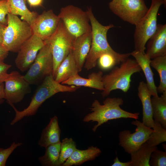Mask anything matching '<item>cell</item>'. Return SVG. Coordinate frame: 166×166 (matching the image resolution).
<instances>
[{
  "label": "cell",
  "instance_id": "obj_29",
  "mask_svg": "<svg viewBox=\"0 0 166 166\" xmlns=\"http://www.w3.org/2000/svg\"><path fill=\"white\" fill-rule=\"evenodd\" d=\"M152 128L153 132L150 135L145 142L151 147H157L166 141V129L164 128L158 122L154 121Z\"/></svg>",
  "mask_w": 166,
  "mask_h": 166
},
{
  "label": "cell",
  "instance_id": "obj_6",
  "mask_svg": "<svg viewBox=\"0 0 166 166\" xmlns=\"http://www.w3.org/2000/svg\"><path fill=\"white\" fill-rule=\"evenodd\" d=\"M166 3L163 0H152L151 6L146 14L135 25L134 42L135 50L145 53V45L155 33L157 27V16L161 6Z\"/></svg>",
  "mask_w": 166,
  "mask_h": 166
},
{
  "label": "cell",
  "instance_id": "obj_35",
  "mask_svg": "<svg viewBox=\"0 0 166 166\" xmlns=\"http://www.w3.org/2000/svg\"><path fill=\"white\" fill-rule=\"evenodd\" d=\"M113 163L112 166H130V161L127 162H122L119 161L118 157L116 156L113 160Z\"/></svg>",
  "mask_w": 166,
  "mask_h": 166
},
{
  "label": "cell",
  "instance_id": "obj_10",
  "mask_svg": "<svg viewBox=\"0 0 166 166\" xmlns=\"http://www.w3.org/2000/svg\"><path fill=\"white\" fill-rule=\"evenodd\" d=\"M109 5L114 14L123 21L134 25L148 10L144 0H112Z\"/></svg>",
  "mask_w": 166,
  "mask_h": 166
},
{
  "label": "cell",
  "instance_id": "obj_4",
  "mask_svg": "<svg viewBox=\"0 0 166 166\" xmlns=\"http://www.w3.org/2000/svg\"><path fill=\"white\" fill-rule=\"evenodd\" d=\"M141 70L135 59L128 57L121 63L119 66L115 67L108 74L103 76L104 90L101 93L102 97H107L112 91L117 89L127 92L130 87L132 76Z\"/></svg>",
  "mask_w": 166,
  "mask_h": 166
},
{
  "label": "cell",
  "instance_id": "obj_39",
  "mask_svg": "<svg viewBox=\"0 0 166 166\" xmlns=\"http://www.w3.org/2000/svg\"><path fill=\"white\" fill-rule=\"evenodd\" d=\"M6 26L0 23V44H2L3 41V33Z\"/></svg>",
  "mask_w": 166,
  "mask_h": 166
},
{
  "label": "cell",
  "instance_id": "obj_26",
  "mask_svg": "<svg viewBox=\"0 0 166 166\" xmlns=\"http://www.w3.org/2000/svg\"><path fill=\"white\" fill-rule=\"evenodd\" d=\"M131 55L130 53L116 55L110 53H105L98 58L97 63L100 69L107 70L126 60Z\"/></svg>",
  "mask_w": 166,
  "mask_h": 166
},
{
  "label": "cell",
  "instance_id": "obj_2",
  "mask_svg": "<svg viewBox=\"0 0 166 166\" xmlns=\"http://www.w3.org/2000/svg\"><path fill=\"white\" fill-rule=\"evenodd\" d=\"M123 99L120 97H108L101 104L97 100L92 103L90 109L91 113H89L84 118L83 121L97 122V124L93 128L95 132L97 128L109 120L120 118L138 119L139 113H132L122 109L120 106L123 105Z\"/></svg>",
  "mask_w": 166,
  "mask_h": 166
},
{
  "label": "cell",
  "instance_id": "obj_15",
  "mask_svg": "<svg viewBox=\"0 0 166 166\" xmlns=\"http://www.w3.org/2000/svg\"><path fill=\"white\" fill-rule=\"evenodd\" d=\"M146 43L145 53L151 59L166 55V24H157L155 33Z\"/></svg>",
  "mask_w": 166,
  "mask_h": 166
},
{
  "label": "cell",
  "instance_id": "obj_20",
  "mask_svg": "<svg viewBox=\"0 0 166 166\" xmlns=\"http://www.w3.org/2000/svg\"><path fill=\"white\" fill-rule=\"evenodd\" d=\"M61 133L57 117L54 116L50 119L49 124L43 130L38 141L39 145L45 148L50 145L61 142Z\"/></svg>",
  "mask_w": 166,
  "mask_h": 166
},
{
  "label": "cell",
  "instance_id": "obj_28",
  "mask_svg": "<svg viewBox=\"0 0 166 166\" xmlns=\"http://www.w3.org/2000/svg\"><path fill=\"white\" fill-rule=\"evenodd\" d=\"M150 65L158 73L160 82L157 90L158 93H163L166 92V55L151 60Z\"/></svg>",
  "mask_w": 166,
  "mask_h": 166
},
{
  "label": "cell",
  "instance_id": "obj_25",
  "mask_svg": "<svg viewBox=\"0 0 166 166\" xmlns=\"http://www.w3.org/2000/svg\"><path fill=\"white\" fill-rule=\"evenodd\" d=\"M156 148L151 147L146 142L144 143L137 150L130 154V166H150L151 155Z\"/></svg>",
  "mask_w": 166,
  "mask_h": 166
},
{
  "label": "cell",
  "instance_id": "obj_30",
  "mask_svg": "<svg viewBox=\"0 0 166 166\" xmlns=\"http://www.w3.org/2000/svg\"><path fill=\"white\" fill-rule=\"evenodd\" d=\"M76 148V143L72 138H66L62 140L61 143L59 166H61Z\"/></svg>",
  "mask_w": 166,
  "mask_h": 166
},
{
  "label": "cell",
  "instance_id": "obj_9",
  "mask_svg": "<svg viewBox=\"0 0 166 166\" xmlns=\"http://www.w3.org/2000/svg\"><path fill=\"white\" fill-rule=\"evenodd\" d=\"M45 42V45L40 50L34 61L23 75L30 85L36 84L52 74L53 60L50 46L49 43Z\"/></svg>",
  "mask_w": 166,
  "mask_h": 166
},
{
  "label": "cell",
  "instance_id": "obj_22",
  "mask_svg": "<svg viewBox=\"0 0 166 166\" xmlns=\"http://www.w3.org/2000/svg\"><path fill=\"white\" fill-rule=\"evenodd\" d=\"M79 72L71 51L59 65L54 79L57 82L61 83L70 77L78 74Z\"/></svg>",
  "mask_w": 166,
  "mask_h": 166
},
{
  "label": "cell",
  "instance_id": "obj_32",
  "mask_svg": "<svg viewBox=\"0 0 166 166\" xmlns=\"http://www.w3.org/2000/svg\"><path fill=\"white\" fill-rule=\"evenodd\" d=\"M22 144L21 142H13L6 148H0V166H5L6 161L10 154L16 148Z\"/></svg>",
  "mask_w": 166,
  "mask_h": 166
},
{
  "label": "cell",
  "instance_id": "obj_41",
  "mask_svg": "<svg viewBox=\"0 0 166 166\" xmlns=\"http://www.w3.org/2000/svg\"><path fill=\"white\" fill-rule=\"evenodd\" d=\"M3 0H0V1Z\"/></svg>",
  "mask_w": 166,
  "mask_h": 166
},
{
  "label": "cell",
  "instance_id": "obj_18",
  "mask_svg": "<svg viewBox=\"0 0 166 166\" xmlns=\"http://www.w3.org/2000/svg\"><path fill=\"white\" fill-rule=\"evenodd\" d=\"M138 96L142 106V121L146 126L152 128L154 125L152 117V109L151 101L152 96L147 87L146 83L140 81L137 88Z\"/></svg>",
  "mask_w": 166,
  "mask_h": 166
},
{
  "label": "cell",
  "instance_id": "obj_12",
  "mask_svg": "<svg viewBox=\"0 0 166 166\" xmlns=\"http://www.w3.org/2000/svg\"><path fill=\"white\" fill-rule=\"evenodd\" d=\"M4 82L5 99L9 104L21 102L31 91L30 84L17 71L10 72Z\"/></svg>",
  "mask_w": 166,
  "mask_h": 166
},
{
  "label": "cell",
  "instance_id": "obj_1",
  "mask_svg": "<svg viewBox=\"0 0 166 166\" xmlns=\"http://www.w3.org/2000/svg\"><path fill=\"white\" fill-rule=\"evenodd\" d=\"M80 87L73 85H64L57 82L52 74L46 77L37 89L27 108L19 111L14 104L10 105L15 112L14 117L10 124L14 125L25 117L35 115L42 103L55 94L59 92H74Z\"/></svg>",
  "mask_w": 166,
  "mask_h": 166
},
{
  "label": "cell",
  "instance_id": "obj_17",
  "mask_svg": "<svg viewBox=\"0 0 166 166\" xmlns=\"http://www.w3.org/2000/svg\"><path fill=\"white\" fill-rule=\"evenodd\" d=\"M130 53L142 70L146 79L147 87L151 95L154 97L158 96L157 87L154 79V74L150 67L151 59L145 53H143L139 51L134 50Z\"/></svg>",
  "mask_w": 166,
  "mask_h": 166
},
{
  "label": "cell",
  "instance_id": "obj_7",
  "mask_svg": "<svg viewBox=\"0 0 166 166\" xmlns=\"http://www.w3.org/2000/svg\"><path fill=\"white\" fill-rule=\"evenodd\" d=\"M75 38L60 20L54 33L49 39L44 41L49 43L50 46L53 60L52 74L54 78L59 65L72 51Z\"/></svg>",
  "mask_w": 166,
  "mask_h": 166
},
{
  "label": "cell",
  "instance_id": "obj_36",
  "mask_svg": "<svg viewBox=\"0 0 166 166\" xmlns=\"http://www.w3.org/2000/svg\"><path fill=\"white\" fill-rule=\"evenodd\" d=\"M31 7H35L41 6L43 0H26Z\"/></svg>",
  "mask_w": 166,
  "mask_h": 166
},
{
  "label": "cell",
  "instance_id": "obj_27",
  "mask_svg": "<svg viewBox=\"0 0 166 166\" xmlns=\"http://www.w3.org/2000/svg\"><path fill=\"white\" fill-rule=\"evenodd\" d=\"M61 143L52 144L45 148V154L38 159L42 166H59Z\"/></svg>",
  "mask_w": 166,
  "mask_h": 166
},
{
  "label": "cell",
  "instance_id": "obj_21",
  "mask_svg": "<svg viewBox=\"0 0 166 166\" xmlns=\"http://www.w3.org/2000/svg\"><path fill=\"white\" fill-rule=\"evenodd\" d=\"M101 153L99 148L93 146L83 150L76 148L61 166L80 165L86 161L94 160Z\"/></svg>",
  "mask_w": 166,
  "mask_h": 166
},
{
  "label": "cell",
  "instance_id": "obj_8",
  "mask_svg": "<svg viewBox=\"0 0 166 166\" xmlns=\"http://www.w3.org/2000/svg\"><path fill=\"white\" fill-rule=\"evenodd\" d=\"M58 16L69 32L75 38L91 32L87 11L72 5L61 8Z\"/></svg>",
  "mask_w": 166,
  "mask_h": 166
},
{
  "label": "cell",
  "instance_id": "obj_38",
  "mask_svg": "<svg viewBox=\"0 0 166 166\" xmlns=\"http://www.w3.org/2000/svg\"><path fill=\"white\" fill-rule=\"evenodd\" d=\"M5 99L4 85L3 83L0 85V105L2 103Z\"/></svg>",
  "mask_w": 166,
  "mask_h": 166
},
{
  "label": "cell",
  "instance_id": "obj_16",
  "mask_svg": "<svg viewBox=\"0 0 166 166\" xmlns=\"http://www.w3.org/2000/svg\"><path fill=\"white\" fill-rule=\"evenodd\" d=\"M92 42L91 32L75 38L72 51L80 72L81 71L89 53Z\"/></svg>",
  "mask_w": 166,
  "mask_h": 166
},
{
  "label": "cell",
  "instance_id": "obj_5",
  "mask_svg": "<svg viewBox=\"0 0 166 166\" xmlns=\"http://www.w3.org/2000/svg\"><path fill=\"white\" fill-rule=\"evenodd\" d=\"M7 24L3 33L2 45L8 52H18L23 44L33 34L30 25L17 15L8 13Z\"/></svg>",
  "mask_w": 166,
  "mask_h": 166
},
{
  "label": "cell",
  "instance_id": "obj_13",
  "mask_svg": "<svg viewBox=\"0 0 166 166\" xmlns=\"http://www.w3.org/2000/svg\"><path fill=\"white\" fill-rule=\"evenodd\" d=\"M45 42L33 34L20 47L15 60L16 67L22 72L27 71L34 61Z\"/></svg>",
  "mask_w": 166,
  "mask_h": 166
},
{
  "label": "cell",
  "instance_id": "obj_31",
  "mask_svg": "<svg viewBox=\"0 0 166 166\" xmlns=\"http://www.w3.org/2000/svg\"><path fill=\"white\" fill-rule=\"evenodd\" d=\"M150 166H166V152L155 148L152 153L149 161Z\"/></svg>",
  "mask_w": 166,
  "mask_h": 166
},
{
  "label": "cell",
  "instance_id": "obj_37",
  "mask_svg": "<svg viewBox=\"0 0 166 166\" xmlns=\"http://www.w3.org/2000/svg\"><path fill=\"white\" fill-rule=\"evenodd\" d=\"M9 52L1 44H0V59L4 60L8 55Z\"/></svg>",
  "mask_w": 166,
  "mask_h": 166
},
{
  "label": "cell",
  "instance_id": "obj_11",
  "mask_svg": "<svg viewBox=\"0 0 166 166\" xmlns=\"http://www.w3.org/2000/svg\"><path fill=\"white\" fill-rule=\"evenodd\" d=\"M132 121V124L136 127L132 133L129 130H123L119 134V145L125 152L130 154L137 150L148 140L153 130L145 126L142 122L138 120Z\"/></svg>",
  "mask_w": 166,
  "mask_h": 166
},
{
  "label": "cell",
  "instance_id": "obj_40",
  "mask_svg": "<svg viewBox=\"0 0 166 166\" xmlns=\"http://www.w3.org/2000/svg\"><path fill=\"white\" fill-rule=\"evenodd\" d=\"M166 3V0H163Z\"/></svg>",
  "mask_w": 166,
  "mask_h": 166
},
{
  "label": "cell",
  "instance_id": "obj_3",
  "mask_svg": "<svg viewBox=\"0 0 166 166\" xmlns=\"http://www.w3.org/2000/svg\"><path fill=\"white\" fill-rule=\"evenodd\" d=\"M91 26L92 42L89 53L84 66L87 70L94 68L100 56L104 53H110L118 55L120 53L115 51L109 45L107 39L108 30L114 27L111 24L107 26L101 24L95 17L91 7L86 10Z\"/></svg>",
  "mask_w": 166,
  "mask_h": 166
},
{
  "label": "cell",
  "instance_id": "obj_33",
  "mask_svg": "<svg viewBox=\"0 0 166 166\" xmlns=\"http://www.w3.org/2000/svg\"><path fill=\"white\" fill-rule=\"evenodd\" d=\"M9 13L7 0L0 1V23L6 26L7 24V15Z\"/></svg>",
  "mask_w": 166,
  "mask_h": 166
},
{
  "label": "cell",
  "instance_id": "obj_24",
  "mask_svg": "<svg viewBox=\"0 0 166 166\" xmlns=\"http://www.w3.org/2000/svg\"><path fill=\"white\" fill-rule=\"evenodd\" d=\"M160 97L151 98L152 117L154 121L159 123L166 129V92Z\"/></svg>",
  "mask_w": 166,
  "mask_h": 166
},
{
  "label": "cell",
  "instance_id": "obj_34",
  "mask_svg": "<svg viewBox=\"0 0 166 166\" xmlns=\"http://www.w3.org/2000/svg\"><path fill=\"white\" fill-rule=\"evenodd\" d=\"M4 60L0 59V85L3 83L8 77L7 71L11 67V65L5 63Z\"/></svg>",
  "mask_w": 166,
  "mask_h": 166
},
{
  "label": "cell",
  "instance_id": "obj_19",
  "mask_svg": "<svg viewBox=\"0 0 166 166\" xmlns=\"http://www.w3.org/2000/svg\"><path fill=\"white\" fill-rule=\"evenodd\" d=\"M103 72L100 71L89 74L87 78L82 77L79 74L74 76L61 83L63 85L84 86L101 91L104 90L102 82Z\"/></svg>",
  "mask_w": 166,
  "mask_h": 166
},
{
  "label": "cell",
  "instance_id": "obj_14",
  "mask_svg": "<svg viewBox=\"0 0 166 166\" xmlns=\"http://www.w3.org/2000/svg\"><path fill=\"white\" fill-rule=\"evenodd\" d=\"M60 20L58 16L49 10L38 14L30 26L33 34L45 41L55 32Z\"/></svg>",
  "mask_w": 166,
  "mask_h": 166
},
{
  "label": "cell",
  "instance_id": "obj_23",
  "mask_svg": "<svg viewBox=\"0 0 166 166\" xmlns=\"http://www.w3.org/2000/svg\"><path fill=\"white\" fill-rule=\"evenodd\" d=\"M9 13L19 15L21 19L26 21L30 25L34 20L38 14L31 11L26 6V0H7Z\"/></svg>",
  "mask_w": 166,
  "mask_h": 166
}]
</instances>
